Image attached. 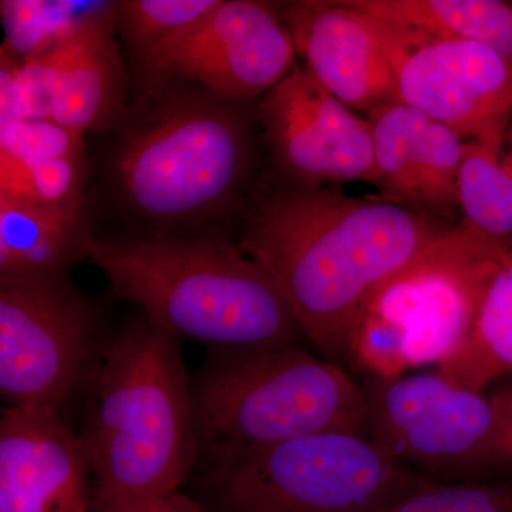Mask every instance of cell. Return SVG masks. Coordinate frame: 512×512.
Listing matches in <instances>:
<instances>
[{
  "instance_id": "6da1fadb",
  "label": "cell",
  "mask_w": 512,
  "mask_h": 512,
  "mask_svg": "<svg viewBox=\"0 0 512 512\" xmlns=\"http://www.w3.org/2000/svg\"><path fill=\"white\" fill-rule=\"evenodd\" d=\"M453 227L380 197L266 183L237 245L275 279L303 336L339 363L377 289Z\"/></svg>"
},
{
  "instance_id": "7a4b0ae2",
  "label": "cell",
  "mask_w": 512,
  "mask_h": 512,
  "mask_svg": "<svg viewBox=\"0 0 512 512\" xmlns=\"http://www.w3.org/2000/svg\"><path fill=\"white\" fill-rule=\"evenodd\" d=\"M89 259L117 299L134 303L175 339L212 350L298 346L303 336L284 293L238 245L211 235H90Z\"/></svg>"
},
{
  "instance_id": "3957f363",
  "label": "cell",
  "mask_w": 512,
  "mask_h": 512,
  "mask_svg": "<svg viewBox=\"0 0 512 512\" xmlns=\"http://www.w3.org/2000/svg\"><path fill=\"white\" fill-rule=\"evenodd\" d=\"M146 100L111 156L121 207L150 229L144 235H184L234 210L254 170L248 101L180 79L151 87Z\"/></svg>"
},
{
  "instance_id": "277c9868",
  "label": "cell",
  "mask_w": 512,
  "mask_h": 512,
  "mask_svg": "<svg viewBox=\"0 0 512 512\" xmlns=\"http://www.w3.org/2000/svg\"><path fill=\"white\" fill-rule=\"evenodd\" d=\"M90 392L93 501L175 493L200 454L180 340L138 316L110 338Z\"/></svg>"
},
{
  "instance_id": "5b68a950",
  "label": "cell",
  "mask_w": 512,
  "mask_h": 512,
  "mask_svg": "<svg viewBox=\"0 0 512 512\" xmlns=\"http://www.w3.org/2000/svg\"><path fill=\"white\" fill-rule=\"evenodd\" d=\"M192 407L198 450L211 468L323 431L367 437L363 387L338 363L298 346L211 350Z\"/></svg>"
},
{
  "instance_id": "8992f818",
  "label": "cell",
  "mask_w": 512,
  "mask_h": 512,
  "mask_svg": "<svg viewBox=\"0 0 512 512\" xmlns=\"http://www.w3.org/2000/svg\"><path fill=\"white\" fill-rule=\"evenodd\" d=\"M434 483L348 431L259 448L208 476L218 512H375Z\"/></svg>"
},
{
  "instance_id": "52a82bcc",
  "label": "cell",
  "mask_w": 512,
  "mask_h": 512,
  "mask_svg": "<svg viewBox=\"0 0 512 512\" xmlns=\"http://www.w3.org/2000/svg\"><path fill=\"white\" fill-rule=\"evenodd\" d=\"M110 338L96 302L67 275L0 276V394L62 414L92 389Z\"/></svg>"
},
{
  "instance_id": "ba28073f",
  "label": "cell",
  "mask_w": 512,
  "mask_h": 512,
  "mask_svg": "<svg viewBox=\"0 0 512 512\" xmlns=\"http://www.w3.org/2000/svg\"><path fill=\"white\" fill-rule=\"evenodd\" d=\"M367 437L404 466L473 478L507 467L491 396L437 373L370 379Z\"/></svg>"
},
{
  "instance_id": "9c48e42d",
  "label": "cell",
  "mask_w": 512,
  "mask_h": 512,
  "mask_svg": "<svg viewBox=\"0 0 512 512\" xmlns=\"http://www.w3.org/2000/svg\"><path fill=\"white\" fill-rule=\"evenodd\" d=\"M366 16L403 103L456 131L464 141L503 148L512 114V67L507 60L481 43Z\"/></svg>"
},
{
  "instance_id": "30bf717a",
  "label": "cell",
  "mask_w": 512,
  "mask_h": 512,
  "mask_svg": "<svg viewBox=\"0 0 512 512\" xmlns=\"http://www.w3.org/2000/svg\"><path fill=\"white\" fill-rule=\"evenodd\" d=\"M503 247L454 225L377 289L362 318L382 323L402 340L410 369L439 366L473 328Z\"/></svg>"
},
{
  "instance_id": "8fae6325",
  "label": "cell",
  "mask_w": 512,
  "mask_h": 512,
  "mask_svg": "<svg viewBox=\"0 0 512 512\" xmlns=\"http://www.w3.org/2000/svg\"><path fill=\"white\" fill-rule=\"evenodd\" d=\"M117 3L42 55L2 57L0 96L13 116L53 121L84 136L119 126L127 116V77Z\"/></svg>"
},
{
  "instance_id": "7c38bea8",
  "label": "cell",
  "mask_w": 512,
  "mask_h": 512,
  "mask_svg": "<svg viewBox=\"0 0 512 512\" xmlns=\"http://www.w3.org/2000/svg\"><path fill=\"white\" fill-rule=\"evenodd\" d=\"M274 180L291 188L375 185L372 128L306 69H295L259 100Z\"/></svg>"
},
{
  "instance_id": "4fadbf2b",
  "label": "cell",
  "mask_w": 512,
  "mask_h": 512,
  "mask_svg": "<svg viewBox=\"0 0 512 512\" xmlns=\"http://www.w3.org/2000/svg\"><path fill=\"white\" fill-rule=\"evenodd\" d=\"M296 49L278 3L220 0L140 73L144 92L168 79L237 101L264 97L295 69Z\"/></svg>"
},
{
  "instance_id": "5bb4252c",
  "label": "cell",
  "mask_w": 512,
  "mask_h": 512,
  "mask_svg": "<svg viewBox=\"0 0 512 512\" xmlns=\"http://www.w3.org/2000/svg\"><path fill=\"white\" fill-rule=\"evenodd\" d=\"M89 451L62 414L6 407L0 419V512H89Z\"/></svg>"
},
{
  "instance_id": "9a60e30c",
  "label": "cell",
  "mask_w": 512,
  "mask_h": 512,
  "mask_svg": "<svg viewBox=\"0 0 512 512\" xmlns=\"http://www.w3.org/2000/svg\"><path fill=\"white\" fill-rule=\"evenodd\" d=\"M279 15L305 69L350 109L369 114L402 101L365 13L346 0H298L281 3Z\"/></svg>"
},
{
  "instance_id": "2e32d148",
  "label": "cell",
  "mask_w": 512,
  "mask_h": 512,
  "mask_svg": "<svg viewBox=\"0 0 512 512\" xmlns=\"http://www.w3.org/2000/svg\"><path fill=\"white\" fill-rule=\"evenodd\" d=\"M86 202L39 205L0 197V276H57L84 259Z\"/></svg>"
},
{
  "instance_id": "e0dca14e",
  "label": "cell",
  "mask_w": 512,
  "mask_h": 512,
  "mask_svg": "<svg viewBox=\"0 0 512 512\" xmlns=\"http://www.w3.org/2000/svg\"><path fill=\"white\" fill-rule=\"evenodd\" d=\"M439 372L477 392L498 377L512 375V244L498 255L473 328L460 348L440 363Z\"/></svg>"
},
{
  "instance_id": "ac0fdd59",
  "label": "cell",
  "mask_w": 512,
  "mask_h": 512,
  "mask_svg": "<svg viewBox=\"0 0 512 512\" xmlns=\"http://www.w3.org/2000/svg\"><path fill=\"white\" fill-rule=\"evenodd\" d=\"M373 18L481 43L512 67V2L503 0H346Z\"/></svg>"
},
{
  "instance_id": "d6986e66",
  "label": "cell",
  "mask_w": 512,
  "mask_h": 512,
  "mask_svg": "<svg viewBox=\"0 0 512 512\" xmlns=\"http://www.w3.org/2000/svg\"><path fill=\"white\" fill-rule=\"evenodd\" d=\"M461 225L495 244H512V170L503 148L464 141L457 175Z\"/></svg>"
},
{
  "instance_id": "ffe728a7",
  "label": "cell",
  "mask_w": 512,
  "mask_h": 512,
  "mask_svg": "<svg viewBox=\"0 0 512 512\" xmlns=\"http://www.w3.org/2000/svg\"><path fill=\"white\" fill-rule=\"evenodd\" d=\"M372 128L379 197L392 204L419 208L421 138L430 117L409 104H389L366 114Z\"/></svg>"
},
{
  "instance_id": "44dd1931",
  "label": "cell",
  "mask_w": 512,
  "mask_h": 512,
  "mask_svg": "<svg viewBox=\"0 0 512 512\" xmlns=\"http://www.w3.org/2000/svg\"><path fill=\"white\" fill-rule=\"evenodd\" d=\"M113 3L3 0L0 3L5 26L2 52L16 60L42 55L84 23L106 12Z\"/></svg>"
},
{
  "instance_id": "7402d4cb",
  "label": "cell",
  "mask_w": 512,
  "mask_h": 512,
  "mask_svg": "<svg viewBox=\"0 0 512 512\" xmlns=\"http://www.w3.org/2000/svg\"><path fill=\"white\" fill-rule=\"evenodd\" d=\"M220 0H126L117 3V29L126 40L138 72L163 47L197 25Z\"/></svg>"
},
{
  "instance_id": "603a6c76",
  "label": "cell",
  "mask_w": 512,
  "mask_h": 512,
  "mask_svg": "<svg viewBox=\"0 0 512 512\" xmlns=\"http://www.w3.org/2000/svg\"><path fill=\"white\" fill-rule=\"evenodd\" d=\"M86 156L25 161L0 156V197L39 205L86 202Z\"/></svg>"
},
{
  "instance_id": "cb8c5ba5",
  "label": "cell",
  "mask_w": 512,
  "mask_h": 512,
  "mask_svg": "<svg viewBox=\"0 0 512 512\" xmlns=\"http://www.w3.org/2000/svg\"><path fill=\"white\" fill-rule=\"evenodd\" d=\"M464 140L456 131L429 119L421 138L419 164L420 210L440 215L457 207V175Z\"/></svg>"
},
{
  "instance_id": "d4e9b609",
  "label": "cell",
  "mask_w": 512,
  "mask_h": 512,
  "mask_svg": "<svg viewBox=\"0 0 512 512\" xmlns=\"http://www.w3.org/2000/svg\"><path fill=\"white\" fill-rule=\"evenodd\" d=\"M375 512H512V480L434 483Z\"/></svg>"
},
{
  "instance_id": "484cf974",
  "label": "cell",
  "mask_w": 512,
  "mask_h": 512,
  "mask_svg": "<svg viewBox=\"0 0 512 512\" xmlns=\"http://www.w3.org/2000/svg\"><path fill=\"white\" fill-rule=\"evenodd\" d=\"M84 138L49 120L0 121V156L25 161L86 156Z\"/></svg>"
},
{
  "instance_id": "4316f807",
  "label": "cell",
  "mask_w": 512,
  "mask_h": 512,
  "mask_svg": "<svg viewBox=\"0 0 512 512\" xmlns=\"http://www.w3.org/2000/svg\"><path fill=\"white\" fill-rule=\"evenodd\" d=\"M93 512H205L204 508L194 503L183 494L171 493L148 500L128 501V503H96Z\"/></svg>"
},
{
  "instance_id": "83f0119b",
  "label": "cell",
  "mask_w": 512,
  "mask_h": 512,
  "mask_svg": "<svg viewBox=\"0 0 512 512\" xmlns=\"http://www.w3.org/2000/svg\"><path fill=\"white\" fill-rule=\"evenodd\" d=\"M498 420V434L505 466H512V386L490 394Z\"/></svg>"
},
{
  "instance_id": "f1b7e54d",
  "label": "cell",
  "mask_w": 512,
  "mask_h": 512,
  "mask_svg": "<svg viewBox=\"0 0 512 512\" xmlns=\"http://www.w3.org/2000/svg\"><path fill=\"white\" fill-rule=\"evenodd\" d=\"M505 143L508 144V150L505 151V153L503 151V158L505 164H507L512 170V127L508 130L507 137H505Z\"/></svg>"
}]
</instances>
